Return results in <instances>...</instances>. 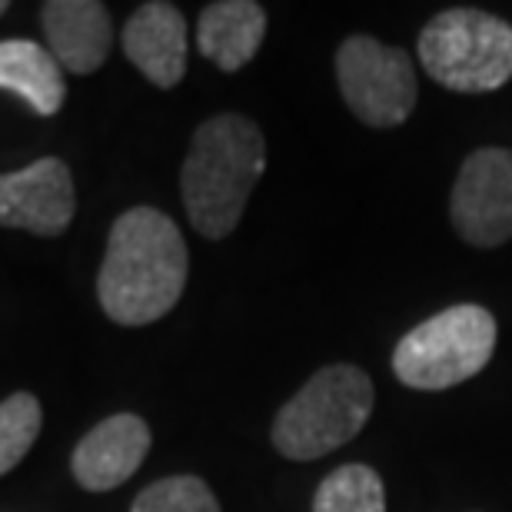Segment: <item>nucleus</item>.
Listing matches in <instances>:
<instances>
[{"label":"nucleus","instance_id":"obj_1","mask_svg":"<svg viewBox=\"0 0 512 512\" xmlns=\"http://www.w3.org/2000/svg\"><path fill=\"white\" fill-rule=\"evenodd\" d=\"M190 253L180 227L157 207H133L110 227L97 273V300L120 326L163 320L180 303Z\"/></svg>","mask_w":512,"mask_h":512},{"label":"nucleus","instance_id":"obj_2","mask_svg":"<svg viewBox=\"0 0 512 512\" xmlns=\"http://www.w3.org/2000/svg\"><path fill=\"white\" fill-rule=\"evenodd\" d=\"M266 173L263 130L243 114L203 120L183 160L180 193L193 230L223 240L240 227L253 187Z\"/></svg>","mask_w":512,"mask_h":512},{"label":"nucleus","instance_id":"obj_3","mask_svg":"<svg viewBox=\"0 0 512 512\" xmlns=\"http://www.w3.org/2000/svg\"><path fill=\"white\" fill-rule=\"evenodd\" d=\"M376 406L370 373L353 363H333L313 373L273 419L270 439L276 453L310 463L346 446L363 433Z\"/></svg>","mask_w":512,"mask_h":512},{"label":"nucleus","instance_id":"obj_4","mask_svg":"<svg viewBox=\"0 0 512 512\" xmlns=\"http://www.w3.org/2000/svg\"><path fill=\"white\" fill-rule=\"evenodd\" d=\"M496 350V316L486 306L459 303L413 326L393 350V373L409 389L459 386L483 373Z\"/></svg>","mask_w":512,"mask_h":512},{"label":"nucleus","instance_id":"obj_5","mask_svg":"<svg viewBox=\"0 0 512 512\" xmlns=\"http://www.w3.org/2000/svg\"><path fill=\"white\" fill-rule=\"evenodd\" d=\"M416 47L426 74L456 94H489L512 80V24L486 10H443Z\"/></svg>","mask_w":512,"mask_h":512},{"label":"nucleus","instance_id":"obj_6","mask_svg":"<svg viewBox=\"0 0 512 512\" xmlns=\"http://www.w3.org/2000/svg\"><path fill=\"white\" fill-rule=\"evenodd\" d=\"M336 80L346 107L376 130L406 124L419 97L409 57L399 47L366 34L346 37L336 50Z\"/></svg>","mask_w":512,"mask_h":512},{"label":"nucleus","instance_id":"obj_7","mask_svg":"<svg viewBox=\"0 0 512 512\" xmlns=\"http://www.w3.org/2000/svg\"><path fill=\"white\" fill-rule=\"evenodd\" d=\"M449 217L469 247L493 250L512 240V150L469 153L453 183Z\"/></svg>","mask_w":512,"mask_h":512},{"label":"nucleus","instance_id":"obj_8","mask_svg":"<svg viewBox=\"0 0 512 512\" xmlns=\"http://www.w3.org/2000/svg\"><path fill=\"white\" fill-rule=\"evenodd\" d=\"M74 210V173L60 157H40L24 170L0 173V227L60 237Z\"/></svg>","mask_w":512,"mask_h":512},{"label":"nucleus","instance_id":"obj_9","mask_svg":"<svg viewBox=\"0 0 512 512\" xmlns=\"http://www.w3.org/2000/svg\"><path fill=\"white\" fill-rule=\"evenodd\" d=\"M150 453V426L137 413H117L97 423L74 446L70 473L87 493H110L124 486Z\"/></svg>","mask_w":512,"mask_h":512},{"label":"nucleus","instance_id":"obj_10","mask_svg":"<svg viewBox=\"0 0 512 512\" xmlns=\"http://www.w3.org/2000/svg\"><path fill=\"white\" fill-rule=\"evenodd\" d=\"M120 44L153 87L170 90L187 74V17L167 0H150L133 10Z\"/></svg>","mask_w":512,"mask_h":512},{"label":"nucleus","instance_id":"obj_11","mask_svg":"<svg viewBox=\"0 0 512 512\" xmlns=\"http://www.w3.org/2000/svg\"><path fill=\"white\" fill-rule=\"evenodd\" d=\"M40 24L50 44V54L60 70L87 77L104 67L114 44L110 10L97 0H47L40 7Z\"/></svg>","mask_w":512,"mask_h":512},{"label":"nucleus","instance_id":"obj_12","mask_svg":"<svg viewBox=\"0 0 512 512\" xmlns=\"http://www.w3.org/2000/svg\"><path fill=\"white\" fill-rule=\"evenodd\" d=\"M266 37V10L253 0H217L203 7L197 24L200 54L220 70L247 67Z\"/></svg>","mask_w":512,"mask_h":512},{"label":"nucleus","instance_id":"obj_13","mask_svg":"<svg viewBox=\"0 0 512 512\" xmlns=\"http://www.w3.org/2000/svg\"><path fill=\"white\" fill-rule=\"evenodd\" d=\"M0 90L20 97L37 117L60 114L67 100L64 70L37 40H0Z\"/></svg>","mask_w":512,"mask_h":512},{"label":"nucleus","instance_id":"obj_14","mask_svg":"<svg viewBox=\"0 0 512 512\" xmlns=\"http://www.w3.org/2000/svg\"><path fill=\"white\" fill-rule=\"evenodd\" d=\"M313 512H386V489L373 466L346 463L323 479Z\"/></svg>","mask_w":512,"mask_h":512},{"label":"nucleus","instance_id":"obj_15","mask_svg":"<svg viewBox=\"0 0 512 512\" xmlns=\"http://www.w3.org/2000/svg\"><path fill=\"white\" fill-rule=\"evenodd\" d=\"M40 426H44V409L34 393H14L0 403V476L20 466V459L34 449Z\"/></svg>","mask_w":512,"mask_h":512},{"label":"nucleus","instance_id":"obj_16","mask_svg":"<svg viewBox=\"0 0 512 512\" xmlns=\"http://www.w3.org/2000/svg\"><path fill=\"white\" fill-rule=\"evenodd\" d=\"M130 512H220V503L200 476H167L143 489Z\"/></svg>","mask_w":512,"mask_h":512},{"label":"nucleus","instance_id":"obj_17","mask_svg":"<svg viewBox=\"0 0 512 512\" xmlns=\"http://www.w3.org/2000/svg\"><path fill=\"white\" fill-rule=\"evenodd\" d=\"M7 10H10V4L7 0H0V14H7Z\"/></svg>","mask_w":512,"mask_h":512}]
</instances>
